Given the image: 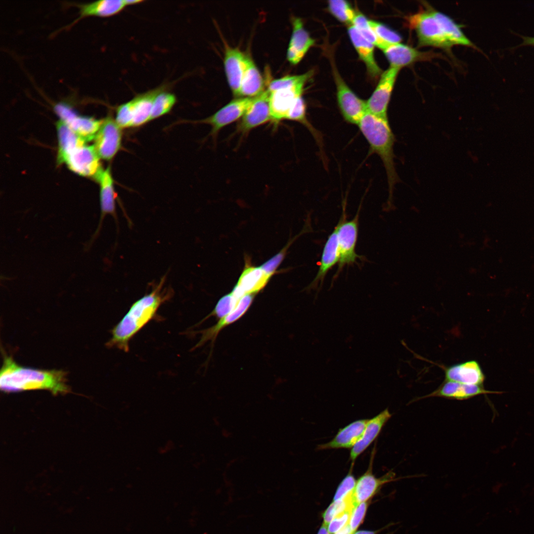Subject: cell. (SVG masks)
I'll list each match as a JSON object with an SVG mask.
<instances>
[{"instance_id": "27", "label": "cell", "mask_w": 534, "mask_h": 534, "mask_svg": "<svg viewBox=\"0 0 534 534\" xmlns=\"http://www.w3.org/2000/svg\"><path fill=\"white\" fill-rule=\"evenodd\" d=\"M264 79L251 57L246 55L239 97H254L265 89Z\"/></svg>"}, {"instance_id": "30", "label": "cell", "mask_w": 534, "mask_h": 534, "mask_svg": "<svg viewBox=\"0 0 534 534\" xmlns=\"http://www.w3.org/2000/svg\"><path fill=\"white\" fill-rule=\"evenodd\" d=\"M58 138V162L63 163L65 158L76 149L86 144V141L61 121L57 122Z\"/></svg>"}, {"instance_id": "7", "label": "cell", "mask_w": 534, "mask_h": 534, "mask_svg": "<svg viewBox=\"0 0 534 534\" xmlns=\"http://www.w3.org/2000/svg\"><path fill=\"white\" fill-rule=\"evenodd\" d=\"M400 69L390 66L381 74L375 89L366 101L368 112L380 118L388 119V105Z\"/></svg>"}, {"instance_id": "48", "label": "cell", "mask_w": 534, "mask_h": 534, "mask_svg": "<svg viewBox=\"0 0 534 534\" xmlns=\"http://www.w3.org/2000/svg\"><path fill=\"white\" fill-rule=\"evenodd\" d=\"M326 525L323 524L317 534H330L327 529Z\"/></svg>"}, {"instance_id": "3", "label": "cell", "mask_w": 534, "mask_h": 534, "mask_svg": "<svg viewBox=\"0 0 534 534\" xmlns=\"http://www.w3.org/2000/svg\"><path fill=\"white\" fill-rule=\"evenodd\" d=\"M357 126L367 141L371 152L377 154L383 162L387 177L389 197L392 196L394 187L400 178L394 162L395 136L388 119L379 117L367 111Z\"/></svg>"}, {"instance_id": "22", "label": "cell", "mask_w": 534, "mask_h": 534, "mask_svg": "<svg viewBox=\"0 0 534 534\" xmlns=\"http://www.w3.org/2000/svg\"><path fill=\"white\" fill-rule=\"evenodd\" d=\"M79 9L78 16L66 28L89 16L107 17L121 12L126 6L124 0H101L86 3L73 4Z\"/></svg>"}, {"instance_id": "16", "label": "cell", "mask_w": 534, "mask_h": 534, "mask_svg": "<svg viewBox=\"0 0 534 534\" xmlns=\"http://www.w3.org/2000/svg\"><path fill=\"white\" fill-rule=\"evenodd\" d=\"M502 391H490L485 389L484 386L467 385L455 382L445 381L435 391L419 398L418 400L441 397L452 400H465L473 397L487 394H501Z\"/></svg>"}, {"instance_id": "37", "label": "cell", "mask_w": 534, "mask_h": 534, "mask_svg": "<svg viewBox=\"0 0 534 534\" xmlns=\"http://www.w3.org/2000/svg\"><path fill=\"white\" fill-rule=\"evenodd\" d=\"M313 71H309L299 75H288L269 82L267 90L271 92L282 89L290 87L300 83L307 82L313 75Z\"/></svg>"}, {"instance_id": "49", "label": "cell", "mask_w": 534, "mask_h": 534, "mask_svg": "<svg viewBox=\"0 0 534 534\" xmlns=\"http://www.w3.org/2000/svg\"><path fill=\"white\" fill-rule=\"evenodd\" d=\"M353 534H375V532L368 531H360Z\"/></svg>"}, {"instance_id": "20", "label": "cell", "mask_w": 534, "mask_h": 534, "mask_svg": "<svg viewBox=\"0 0 534 534\" xmlns=\"http://www.w3.org/2000/svg\"><path fill=\"white\" fill-rule=\"evenodd\" d=\"M255 295H244L240 299L237 306L230 313L221 318L215 325L199 331V333L201 334V339L194 348L203 346L210 341L213 343L218 334L223 328L237 321L245 313L252 304Z\"/></svg>"}, {"instance_id": "17", "label": "cell", "mask_w": 534, "mask_h": 534, "mask_svg": "<svg viewBox=\"0 0 534 534\" xmlns=\"http://www.w3.org/2000/svg\"><path fill=\"white\" fill-rule=\"evenodd\" d=\"M271 277L260 267L252 266L246 261L245 267L231 293L237 300L247 294H256L264 288Z\"/></svg>"}, {"instance_id": "31", "label": "cell", "mask_w": 534, "mask_h": 534, "mask_svg": "<svg viewBox=\"0 0 534 534\" xmlns=\"http://www.w3.org/2000/svg\"><path fill=\"white\" fill-rule=\"evenodd\" d=\"M432 9L446 38L452 46L457 44L474 47L473 43L463 34L459 26L452 19L440 12Z\"/></svg>"}, {"instance_id": "5", "label": "cell", "mask_w": 534, "mask_h": 534, "mask_svg": "<svg viewBox=\"0 0 534 534\" xmlns=\"http://www.w3.org/2000/svg\"><path fill=\"white\" fill-rule=\"evenodd\" d=\"M345 210L343 209L342 216L336 226L340 255L337 273L344 267L356 263L360 258L356 252L359 210L352 220L347 221Z\"/></svg>"}, {"instance_id": "39", "label": "cell", "mask_w": 534, "mask_h": 534, "mask_svg": "<svg viewBox=\"0 0 534 534\" xmlns=\"http://www.w3.org/2000/svg\"><path fill=\"white\" fill-rule=\"evenodd\" d=\"M368 22L376 35L387 44L400 43L401 41V38L398 33L384 24L373 20H368Z\"/></svg>"}, {"instance_id": "9", "label": "cell", "mask_w": 534, "mask_h": 534, "mask_svg": "<svg viewBox=\"0 0 534 534\" xmlns=\"http://www.w3.org/2000/svg\"><path fill=\"white\" fill-rule=\"evenodd\" d=\"M253 99V97L236 98L210 116L197 122L211 126L210 135L215 139L222 129L242 117Z\"/></svg>"}, {"instance_id": "44", "label": "cell", "mask_w": 534, "mask_h": 534, "mask_svg": "<svg viewBox=\"0 0 534 534\" xmlns=\"http://www.w3.org/2000/svg\"><path fill=\"white\" fill-rule=\"evenodd\" d=\"M352 511H345L332 519L328 524L329 534H335L349 524Z\"/></svg>"}, {"instance_id": "14", "label": "cell", "mask_w": 534, "mask_h": 534, "mask_svg": "<svg viewBox=\"0 0 534 534\" xmlns=\"http://www.w3.org/2000/svg\"><path fill=\"white\" fill-rule=\"evenodd\" d=\"M307 82L269 92L271 122L277 125L286 120L288 114L297 99L302 96Z\"/></svg>"}, {"instance_id": "41", "label": "cell", "mask_w": 534, "mask_h": 534, "mask_svg": "<svg viewBox=\"0 0 534 534\" xmlns=\"http://www.w3.org/2000/svg\"><path fill=\"white\" fill-rule=\"evenodd\" d=\"M356 480L350 471L339 485L335 494L333 501L342 500L354 492Z\"/></svg>"}, {"instance_id": "40", "label": "cell", "mask_w": 534, "mask_h": 534, "mask_svg": "<svg viewBox=\"0 0 534 534\" xmlns=\"http://www.w3.org/2000/svg\"><path fill=\"white\" fill-rule=\"evenodd\" d=\"M132 100L119 105L116 110L115 121L122 129L132 127L133 120Z\"/></svg>"}, {"instance_id": "8", "label": "cell", "mask_w": 534, "mask_h": 534, "mask_svg": "<svg viewBox=\"0 0 534 534\" xmlns=\"http://www.w3.org/2000/svg\"><path fill=\"white\" fill-rule=\"evenodd\" d=\"M54 111L60 121L86 141L94 139L103 122V120L77 114L71 107L66 103L56 104Z\"/></svg>"}, {"instance_id": "42", "label": "cell", "mask_w": 534, "mask_h": 534, "mask_svg": "<svg viewBox=\"0 0 534 534\" xmlns=\"http://www.w3.org/2000/svg\"><path fill=\"white\" fill-rule=\"evenodd\" d=\"M296 238V237H294L280 252L276 254L266 262H265L260 266V267L267 273L272 276V275L276 272V269L284 259L287 250Z\"/></svg>"}, {"instance_id": "25", "label": "cell", "mask_w": 534, "mask_h": 534, "mask_svg": "<svg viewBox=\"0 0 534 534\" xmlns=\"http://www.w3.org/2000/svg\"><path fill=\"white\" fill-rule=\"evenodd\" d=\"M348 32L359 58L365 65L369 75L372 78H377L381 75V70L374 58V45L363 38L354 26H349Z\"/></svg>"}, {"instance_id": "24", "label": "cell", "mask_w": 534, "mask_h": 534, "mask_svg": "<svg viewBox=\"0 0 534 534\" xmlns=\"http://www.w3.org/2000/svg\"><path fill=\"white\" fill-rule=\"evenodd\" d=\"M391 416L389 409L386 408L372 419H368L361 438L351 449L350 459L352 461L354 462L375 440Z\"/></svg>"}, {"instance_id": "15", "label": "cell", "mask_w": 534, "mask_h": 534, "mask_svg": "<svg viewBox=\"0 0 534 534\" xmlns=\"http://www.w3.org/2000/svg\"><path fill=\"white\" fill-rule=\"evenodd\" d=\"M438 365L444 370L445 381L483 386L485 375L477 360H470L447 366Z\"/></svg>"}, {"instance_id": "23", "label": "cell", "mask_w": 534, "mask_h": 534, "mask_svg": "<svg viewBox=\"0 0 534 534\" xmlns=\"http://www.w3.org/2000/svg\"><path fill=\"white\" fill-rule=\"evenodd\" d=\"M368 420H357L340 429L332 440L320 445L318 449H352L361 438Z\"/></svg>"}, {"instance_id": "28", "label": "cell", "mask_w": 534, "mask_h": 534, "mask_svg": "<svg viewBox=\"0 0 534 534\" xmlns=\"http://www.w3.org/2000/svg\"><path fill=\"white\" fill-rule=\"evenodd\" d=\"M339 259L337 231L335 226L325 243L318 270L310 285L314 286L323 281L328 272L339 263Z\"/></svg>"}, {"instance_id": "35", "label": "cell", "mask_w": 534, "mask_h": 534, "mask_svg": "<svg viewBox=\"0 0 534 534\" xmlns=\"http://www.w3.org/2000/svg\"><path fill=\"white\" fill-rule=\"evenodd\" d=\"M286 120L297 122L306 127L313 134L316 141L320 140L317 132L307 119L306 103L302 96L299 97L289 111Z\"/></svg>"}, {"instance_id": "6", "label": "cell", "mask_w": 534, "mask_h": 534, "mask_svg": "<svg viewBox=\"0 0 534 534\" xmlns=\"http://www.w3.org/2000/svg\"><path fill=\"white\" fill-rule=\"evenodd\" d=\"M337 100L344 120L358 125L367 112L366 101L359 98L348 87L337 71H334Z\"/></svg>"}, {"instance_id": "33", "label": "cell", "mask_w": 534, "mask_h": 534, "mask_svg": "<svg viewBox=\"0 0 534 534\" xmlns=\"http://www.w3.org/2000/svg\"><path fill=\"white\" fill-rule=\"evenodd\" d=\"M360 34L374 46L383 50L390 45L380 39L369 24L368 20L363 14L356 13L352 24Z\"/></svg>"}, {"instance_id": "19", "label": "cell", "mask_w": 534, "mask_h": 534, "mask_svg": "<svg viewBox=\"0 0 534 534\" xmlns=\"http://www.w3.org/2000/svg\"><path fill=\"white\" fill-rule=\"evenodd\" d=\"M245 56L238 47L226 45L224 55V67L226 79L234 96L238 98L245 68Z\"/></svg>"}, {"instance_id": "18", "label": "cell", "mask_w": 534, "mask_h": 534, "mask_svg": "<svg viewBox=\"0 0 534 534\" xmlns=\"http://www.w3.org/2000/svg\"><path fill=\"white\" fill-rule=\"evenodd\" d=\"M292 33L287 51V58L293 65L299 63L312 47L315 40L305 29L302 20L298 17L292 19Z\"/></svg>"}, {"instance_id": "26", "label": "cell", "mask_w": 534, "mask_h": 534, "mask_svg": "<svg viewBox=\"0 0 534 534\" xmlns=\"http://www.w3.org/2000/svg\"><path fill=\"white\" fill-rule=\"evenodd\" d=\"M395 474L390 472L381 478H376L372 473L371 467L356 481L354 497L356 503L366 502L384 484L391 482Z\"/></svg>"}, {"instance_id": "32", "label": "cell", "mask_w": 534, "mask_h": 534, "mask_svg": "<svg viewBox=\"0 0 534 534\" xmlns=\"http://www.w3.org/2000/svg\"><path fill=\"white\" fill-rule=\"evenodd\" d=\"M165 89L158 92L154 98L150 121L168 113L177 102L175 95L165 91Z\"/></svg>"}, {"instance_id": "11", "label": "cell", "mask_w": 534, "mask_h": 534, "mask_svg": "<svg viewBox=\"0 0 534 534\" xmlns=\"http://www.w3.org/2000/svg\"><path fill=\"white\" fill-rule=\"evenodd\" d=\"M271 121L269 92L265 89L253 100L237 126L236 132L242 135L253 129Z\"/></svg>"}, {"instance_id": "38", "label": "cell", "mask_w": 534, "mask_h": 534, "mask_svg": "<svg viewBox=\"0 0 534 534\" xmlns=\"http://www.w3.org/2000/svg\"><path fill=\"white\" fill-rule=\"evenodd\" d=\"M239 300H237L231 293L223 296L219 300L213 311L203 320L211 316L220 318L225 316L235 309Z\"/></svg>"}, {"instance_id": "43", "label": "cell", "mask_w": 534, "mask_h": 534, "mask_svg": "<svg viewBox=\"0 0 534 534\" xmlns=\"http://www.w3.org/2000/svg\"><path fill=\"white\" fill-rule=\"evenodd\" d=\"M367 508L366 502L358 503L353 509L349 525L353 532L362 522Z\"/></svg>"}, {"instance_id": "46", "label": "cell", "mask_w": 534, "mask_h": 534, "mask_svg": "<svg viewBox=\"0 0 534 534\" xmlns=\"http://www.w3.org/2000/svg\"><path fill=\"white\" fill-rule=\"evenodd\" d=\"M353 533L349 525L348 524L335 534H353Z\"/></svg>"}, {"instance_id": "21", "label": "cell", "mask_w": 534, "mask_h": 534, "mask_svg": "<svg viewBox=\"0 0 534 534\" xmlns=\"http://www.w3.org/2000/svg\"><path fill=\"white\" fill-rule=\"evenodd\" d=\"M383 51L391 66L400 69L417 61L431 59L435 55L400 43L390 44Z\"/></svg>"}, {"instance_id": "4", "label": "cell", "mask_w": 534, "mask_h": 534, "mask_svg": "<svg viewBox=\"0 0 534 534\" xmlns=\"http://www.w3.org/2000/svg\"><path fill=\"white\" fill-rule=\"evenodd\" d=\"M432 9L428 8L427 10L409 16L407 18L408 25L416 32L418 46L450 48L452 45L446 38Z\"/></svg>"}, {"instance_id": "1", "label": "cell", "mask_w": 534, "mask_h": 534, "mask_svg": "<svg viewBox=\"0 0 534 534\" xmlns=\"http://www.w3.org/2000/svg\"><path fill=\"white\" fill-rule=\"evenodd\" d=\"M165 276L155 284L151 291L136 300L111 331L107 343L125 352L129 350L130 340L149 321L154 319L160 306L173 296L170 287L164 286Z\"/></svg>"}, {"instance_id": "45", "label": "cell", "mask_w": 534, "mask_h": 534, "mask_svg": "<svg viewBox=\"0 0 534 534\" xmlns=\"http://www.w3.org/2000/svg\"><path fill=\"white\" fill-rule=\"evenodd\" d=\"M523 39L522 43L519 46L531 45L534 46V37L521 36Z\"/></svg>"}, {"instance_id": "12", "label": "cell", "mask_w": 534, "mask_h": 534, "mask_svg": "<svg viewBox=\"0 0 534 534\" xmlns=\"http://www.w3.org/2000/svg\"><path fill=\"white\" fill-rule=\"evenodd\" d=\"M99 158L94 146L85 144L69 155L63 163L75 173L95 179L103 170Z\"/></svg>"}, {"instance_id": "47", "label": "cell", "mask_w": 534, "mask_h": 534, "mask_svg": "<svg viewBox=\"0 0 534 534\" xmlns=\"http://www.w3.org/2000/svg\"><path fill=\"white\" fill-rule=\"evenodd\" d=\"M124 1H125V3L126 6H128V5H134V4L139 3L140 2H142L143 0H124Z\"/></svg>"}, {"instance_id": "10", "label": "cell", "mask_w": 534, "mask_h": 534, "mask_svg": "<svg viewBox=\"0 0 534 534\" xmlns=\"http://www.w3.org/2000/svg\"><path fill=\"white\" fill-rule=\"evenodd\" d=\"M122 128L111 117L103 120L94 138V147L100 158L111 160L121 147Z\"/></svg>"}, {"instance_id": "34", "label": "cell", "mask_w": 534, "mask_h": 534, "mask_svg": "<svg viewBox=\"0 0 534 534\" xmlns=\"http://www.w3.org/2000/svg\"><path fill=\"white\" fill-rule=\"evenodd\" d=\"M330 12L339 21L352 25L356 13L348 1L343 0H331L328 1Z\"/></svg>"}, {"instance_id": "29", "label": "cell", "mask_w": 534, "mask_h": 534, "mask_svg": "<svg viewBox=\"0 0 534 534\" xmlns=\"http://www.w3.org/2000/svg\"><path fill=\"white\" fill-rule=\"evenodd\" d=\"M164 86L157 88L139 94L132 100L133 103V120L132 127H139L150 121L153 103L155 97Z\"/></svg>"}, {"instance_id": "36", "label": "cell", "mask_w": 534, "mask_h": 534, "mask_svg": "<svg viewBox=\"0 0 534 534\" xmlns=\"http://www.w3.org/2000/svg\"><path fill=\"white\" fill-rule=\"evenodd\" d=\"M357 504L354 499V492L342 500L333 501L323 514L324 524L328 525L337 516L345 511L353 510Z\"/></svg>"}, {"instance_id": "2", "label": "cell", "mask_w": 534, "mask_h": 534, "mask_svg": "<svg viewBox=\"0 0 534 534\" xmlns=\"http://www.w3.org/2000/svg\"><path fill=\"white\" fill-rule=\"evenodd\" d=\"M0 388L6 393L47 390L55 395L68 390L64 371L22 366L6 356L0 370Z\"/></svg>"}, {"instance_id": "13", "label": "cell", "mask_w": 534, "mask_h": 534, "mask_svg": "<svg viewBox=\"0 0 534 534\" xmlns=\"http://www.w3.org/2000/svg\"><path fill=\"white\" fill-rule=\"evenodd\" d=\"M100 184V216L97 227L88 246H90L98 235L103 221L106 215L112 216L117 222L115 201L117 194L110 168L102 170L95 179Z\"/></svg>"}]
</instances>
